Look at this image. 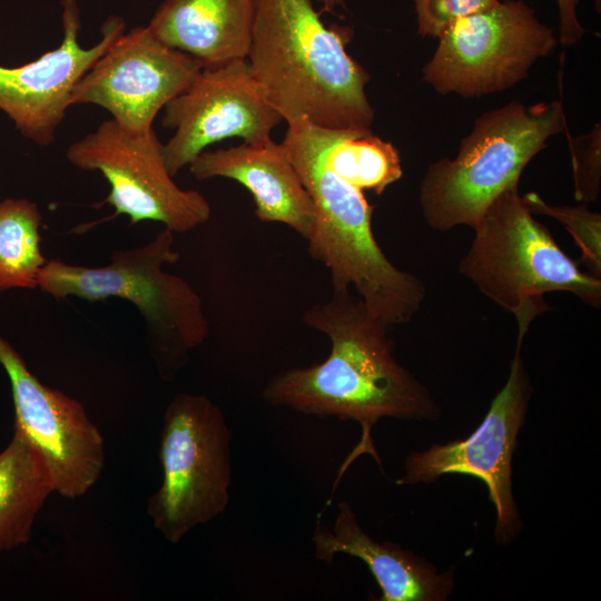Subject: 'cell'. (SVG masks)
Listing matches in <instances>:
<instances>
[{
	"label": "cell",
	"mask_w": 601,
	"mask_h": 601,
	"mask_svg": "<svg viewBox=\"0 0 601 601\" xmlns=\"http://www.w3.org/2000/svg\"><path fill=\"white\" fill-rule=\"evenodd\" d=\"M500 0H413L416 31L421 37L437 38L454 20L491 8Z\"/></svg>",
	"instance_id": "23"
},
{
	"label": "cell",
	"mask_w": 601,
	"mask_h": 601,
	"mask_svg": "<svg viewBox=\"0 0 601 601\" xmlns=\"http://www.w3.org/2000/svg\"><path fill=\"white\" fill-rule=\"evenodd\" d=\"M287 125L282 145L315 210L308 254L328 268L333 290L353 288L388 327L411 322L425 299L424 283L386 257L373 233L374 206L325 164L323 127L306 120Z\"/></svg>",
	"instance_id": "3"
},
{
	"label": "cell",
	"mask_w": 601,
	"mask_h": 601,
	"mask_svg": "<svg viewBox=\"0 0 601 601\" xmlns=\"http://www.w3.org/2000/svg\"><path fill=\"white\" fill-rule=\"evenodd\" d=\"M52 492L53 481L43 459L14 430L0 452V551L29 541L35 520Z\"/></svg>",
	"instance_id": "18"
},
{
	"label": "cell",
	"mask_w": 601,
	"mask_h": 601,
	"mask_svg": "<svg viewBox=\"0 0 601 601\" xmlns=\"http://www.w3.org/2000/svg\"><path fill=\"white\" fill-rule=\"evenodd\" d=\"M593 1H594L597 12L600 13L601 12V0H593Z\"/></svg>",
	"instance_id": "26"
},
{
	"label": "cell",
	"mask_w": 601,
	"mask_h": 601,
	"mask_svg": "<svg viewBox=\"0 0 601 601\" xmlns=\"http://www.w3.org/2000/svg\"><path fill=\"white\" fill-rule=\"evenodd\" d=\"M522 197L533 215L552 217L563 225L581 250V263L591 275L601 278V214L583 203L553 206L534 191Z\"/></svg>",
	"instance_id": "21"
},
{
	"label": "cell",
	"mask_w": 601,
	"mask_h": 601,
	"mask_svg": "<svg viewBox=\"0 0 601 601\" xmlns=\"http://www.w3.org/2000/svg\"><path fill=\"white\" fill-rule=\"evenodd\" d=\"M568 129L562 100L510 101L473 122L454 158L431 164L418 188L426 224L440 231L472 229L505 189L519 186L528 164L550 138Z\"/></svg>",
	"instance_id": "5"
},
{
	"label": "cell",
	"mask_w": 601,
	"mask_h": 601,
	"mask_svg": "<svg viewBox=\"0 0 601 601\" xmlns=\"http://www.w3.org/2000/svg\"><path fill=\"white\" fill-rule=\"evenodd\" d=\"M322 4V10L335 14L337 8H345V0H316Z\"/></svg>",
	"instance_id": "25"
},
{
	"label": "cell",
	"mask_w": 601,
	"mask_h": 601,
	"mask_svg": "<svg viewBox=\"0 0 601 601\" xmlns=\"http://www.w3.org/2000/svg\"><path fill=\"white\" fill-rule=\"evenodd\" d=\"M352 29L326 27L312 0H255L246 57L269 104L287 124L372 130L370 73L346 51Z\"/></svg>",
	"instance_id": "2"
},
{
	"label": "cell",
	"mask_w": 601,
	"mask_h": 601,
	"mask_svg": "<svg viewBox=\"0 0 601 601\" xmlns=\"http://www.w3.org/2000/svg\"><path fill=\"white\" fill-rule=\"evenodd\" d=\"M162 146L154 128L135 131L110 118L72 142L66 157L78 169L101 173L110 187L106 201L116 215L188 233L209 220L211 207L203 194L174 181Z\"/></svg>",
	"instance_id": "9"
},
{
	"label": "cell",
	"mask_w": 601,
	"mask_h": 601,
	"mask_svg": "<svg viewBox=\"0 0 601 601\" xmlns=\"http://www.w3.org/2000/svg\"><path fill=\"white\" fill-rule=\"evenodd\" d=\"M522 344L523 341L516 339L506 382L475 431L466 439L411 452L405 459L403 476L396 480L398 485H414L432 483L447 474L479 479L495 508L494 538L500 545L513 543L523 529L512 487V457L533 394L521 356Z\"/></svg>",
	"instance_id": "10"
},
{
	"label": "cell",
	"mask_w": 601,
	"mask_h": 601,
	"mask_svg": "<svg viewBox=\"0 0 601 601\" xmlns=\"http://www.w3.org/2000/svg\"><path fill=\"white\" fill-rule=\"evenodd\" d=\"M254 16L255 0H165L148 27L208 68L246 59Z\"/></svg>",
	"instance_id": "17"
},
{
	"label": "cell",
	"mask_w": 601,
	"mask_h": 601,
	"mask_svg": "<svg viewBox=\"0 0 601 601\" xmlns=\"http://www.w3.org/2000/svg\"><path fill=\"white\" fill-rule=\"evenodd\" d=\"M0 364L11 385L14 430L43 459L55 492L67 499L86 494L105 466V442L83 405L45 385L0 336Z\"/></svg>",
	"instance_id": "13"
},
{
	"label": "cell",
	"mask_w": 601,
	"mask_h": 601,
	"mask_svg": "<svg viewBox=\"0 0 601 601\" xmlns=\"http://www.w3.org/2000/svg\"><path fill=\"white\" fill-rule=\"evenodd\" d=\"M323 158L338 177L377 195L403 176L398 150L372 130L323 128Z\"/></svg>",
	"instance_id": "19"
},
{
	"label": "cell",
	"mask_w": 601,
	"mask_h": 601,
	"mask_svg": "<svg viewBox=\"0 0 601 601\" xmlns=\"http://www.w3.org/2000/svg\"><path fill=\"white\" fill-rule=\"evenodd\" d=\"M190 55L161 41L148 26L120 35L80 78L72 105H95L120 126L152 129L165 106L201 70Z\"/></svg>",
	"instance_id": "12"
},
{
	"label": "cell",
	"mask_w": 601,
	"mask_h": 601,
	"mask_svg": "<svg viewBox=\"0 0 601 601\" xmlns=\"http://www.w3.org/2000/svg\"><path fill=\"white\" fill-rule=\"evenodd\" d=\"M422 79L437 93L480 98L524 80L534 63L558 45L554 30L523 0L461 17L436 38Z\"/></svg>",
	"instance_id": "8"
},
{
	"label": "cell",
	"mask_w": 601,
	"mask_h": 601,
	"mask_svg": "<svg viewBox=\"0 0 601 601\" xmlns=\"http://www.w3.org/2000/svg\"><path fill=\"white\" fill-rule=\"evenodd\" d=\"M332 529L318 523L313 533L315 555L331 563L347 554L363 561L381 589L378 601H445L454 589L453 571L439 572L428 560L397 543L377 541L358 523L346 501L338 502Z\"/></svg>",
	"instance_id": "16"
},
{
	"label": "cell",
	"mask_w": 601,
	"mask_h": 601,
	"mask_svg": "<svg viewBox=\"0 0 601 601\" xmlns=\"http://www.w3.org/2000/svg\"><path fill=\"white\" fill-rule=\"evenodd\" d=\"M61 6L63 37L59 47L24 65L0 66V111L23 137L41 147L55 141L77 82L125 32V22L110 17L100 40L83 48L79 43L78 1L61 0Z\"/></svg>",
	"instance_id": "14"
},
{
	"label": "cell",
	"mask_w": 601,
	"mask_h": 601,
	"mask_svg": "<svg viewBox=\"0 0 601 601\" xmlns=\"http://www.w3.org/2000/svg\"><path fill=\"white\" fill-rule=\"evenodd\" d=\"M188 167L199 180L221 177L244 186L253 197L258 220L284 224L304 239L311 234L313 200L282 142L270 138L205 150Z\"/></svg>",
	"instance_id": "15"
},
{
	"label": "cell",
	"mask_w": 601,
	"mask_h": 601,
	"mask_svg": "<svg viewBox=\"0 0 601 601\" xmlns=\"http://www.w3.org/2000/svg\"><path fill=\"white\" fill-rule=\"evenodd\" d=\"M581 0H556L559 27L558 41L563 46L578 43L587 32L578 16Z\"/></svg>",
	"instance_id": "24"
},
{
	"label": "cell",
	"mask_w": 601,
	"mask_h": 601,
	"mask_svg": "<svg viewBox=\"0 0 601 601\" xmlns=\"http://www.w3.org/2000/svg\"><path fill=\"white\" fill-rule=\"evenodd\" d=\"M473 230L459 272L514 315L516 339L524 341L532 321L549 311L548 293H572L587 305L601 307V278L582 272L561 249L546 226L534 219L519 186L502 191Z\"/></svg>",
	"instance_id": "6"
},
{
	"label": "cell",
	"mask_w": 601,
	"mask_h": 601,
	"mask_svg": "<svg viewBox=\"0 0 601 601\" xmlns=\"http://www.w3.org/2000/svg\"><path fill=\"white\" fill-rule=\"evenodd\" d=\"M38 206L28 199L0 201V292L38 287L47 264L41 252Z\"/></svg>",
	"instance_id": "20"
},
{
	"label": "cell",
	"mask_w": 601,
	"mask_h": 601,
	"mask_svg": "<svg viewBox=\"0 0 601 601\" xmlns=\"http://www.w3.org/2000/svg\"><path fill=\"white\" fill-rule=\"evenodd\" d=\"M303 322L329 338L328 356L274 376L262 396L307 415L357 422L362 439L348 463L364 453L380 463L371 432L382 418H440L441 407L430 391L396 361L390 327L351 289L333 290L328 300L305 311Z\"/></svg>",
	"instance_id": "1"
},
{
	"label": "cell",
	"mask_w": 601,
	"mask_h": 601,
	"mask_svg": "<svg viewBox=\"0 0 601 601\" xmlns=\"http://www.w3.org/2000/svg\"><path fill=\"white\" fill-rule=\"evenodd\" d=\"M282 117L269 104L247 59L201 68L164 108L162 125L174 129L162 152L175 177L207 147L229 138L270 139Z\"/></svg>",
	"instance_id": "11"
},
{
	"label": "cell",
	"mask_w": 601,
	"mask_h": 601,
	"mask_svg": "<svg viewBox=\"0 0 601 601\" xmlns=\"http://www.w3.org/2000/svg\"><path fill=\"white\" fill-rule=\"evenodd\" d=\"M230 430L205 395L179 393L168 403L159 443L162 480L147 513L171 543L221 514L231 483Z\"/></svg>",
	"instance_id": "7"
},
{
	"label": "cell",
	"mask_w": 601,
	"mask_h": 601,
	"mask_svg": "<svg viewBox=\"0 0 601 601\" xmlns=\"http://www.w3.org/2000/svg\"><path fill=\"white\" fill-rule=\"evenodd\" d=\"M174 234L165 228L145 245L117 249L101 267L51 259L38 279V287L56 299L116 297L134 304L145 322L158 373L166 381L176 376L210 332L199 294L186 279L164 269L180 257L174 249Z\"/></svg>",
	"instance_id": "4"
},
{
	"label": "cell",
	"mask_w": 601,
	"mask_h": 601,
	"mask_svg": "<svg viewBox=\"0 0 601 601\" xmlns=\"http://www.w3.org/2000/svg\"><path fill=\"white\" fill-rule=\"evenodd\" d=\"M564 134L571 158L574 198L578 203H593L601 193V122H595L589 132L577 137L568 129Z\"/></svg>",
	"instance_id": "22"
}]
</instances>
